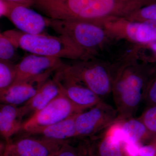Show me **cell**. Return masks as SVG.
<instances>
[{
	"instance_id": "cell-1",
	"label": "cell",
	"mask_w": 156,
	"mask_h": 156,
	"mask_svg": "<svg viewBox=\"0 0 156 156\" xmlns=\"http://www.w3.org/2000/svg\"><path fill=\"white\" fill-rule=\"evenodd\" d=\"M112 65L113 94L118 121L133 118L141 101L149 77L150 66L134 58Z\"/></svg>"
},
{
	"instance_id": "cell-2",
	"label": "cell",
	"mask_w": 156,
	"mask_h": 156,
	"mask_svg": "<svg viewBox=\"0 0 156 156\" xmlns=\"http://www.w3.org/2000/svg\"><path fill=\"white\" fill-rule=\"evenodd\" d=\"M17 48L32 54L73 60L93 58L63 36H51L45 33L31 34L19 30H11L3 32Z\"/></svg>"
},
{
	"instance_id": "cell-3",
	"label": "cell",
	"mask_w": 156,
	"mask_h": 156,
	"mask_svg": "<svg viewBox=\"0 0 156 156\" xmlns=\"http://www.w3.org/2000/svg\"><path fill=\"white\" fill-rule=\"evenodd\" d=\"M48 22V27L71 40L92 57L114 39L106 29L97 23L49 17Z\"/></svg>"
},
{
	"instance_id": "cell-4",
	"label": "cell",
	"mask_w": 156,
	"mask_h": 156,
	"mask_svg": "<svg viewBox=\"0 0 156 156\" xmlns=\"http://www.w3.org/2000/svg\"><path fill=\"white\" fill-rule=\"evenodd\" d=\"M95 58L74 60L70 64L65 63L62 69L102 98L112 92V65Z\"/></svg>"
},
{
	"instance_id": "cell-5",
	"label": "cell",
	"mask_w": 156,
	"mask_h": 156,
	"mask_svg": "<svg viewBox=\"0 0 156 156\" xmlns=\"http://www.w3.org/2000/svg\"><path fill=\"white\" fill-rule=\"evenodd\" d=\"M83 112L70 101L62 89L60 94L47 106L23 123L17 134L23 133L21 136H26Z\"/></svg>"
},
{
	"instance_id": "cell-6",
	"label": "cell",
	"mask_w": 156,
	"mask_h": 156,
	"mask_svg": "<svg viewBox=\"0 0 156 156\" xmlns=\"http://www.w3.org/2000/svg\"><path fill=\"white\" fill-rule=\"evenodd\" d=\"M99 24L106 29L114 39H124L137 45L156 41V26L150 21L136 22L125 18H117Z\"/></svg>"
},
{
	"instance_id": "cell-7",
	"label": "cell",
	"mask_w": 156,
	"mask_h": 156,
	"mask_svg": "<svg viewBox=\"0 0 156 156\" xmlns=\"http://www.w3.org/2000/svg\"><path fill=\"white\" fill-rule=\"evenodd\" d=\"M68 141L23 136L5 142L1 156H56Z\"/></svg>"
},
{
	"instance_id": "cell-8",
	"label": "cell",
	"mask_w": 156,
	"mask_h": 156,
	"mask_svg": "<svg viewBox=\"0 0 156 156\" xmlns=\"http://www.w3.org/2000/svg\"><path fill=\"white\" fill-rule=\"evenodd\" d=\"M116 108L103 100L88 111L78 114L76 119L78 137L93 136L103 132L118 120Z\"/></svg>"
},
{
	"instance_id": "cell-9",
	"label": "cell",
	"mask_w": 156,
	"mask_h": 156,
	"mask_svg": "<svg viewBox=\"0 0 156 156\" xmlns=\"http://www.w3.org/2000/svg\"><path fill=\"white\" fill-rule=\"evenodd\" d=\"M55 74L66 97L83 111L93 107L102 101L95 92L80 81L65 72L62 68L56 71Z\"/></svg>"
},
{
	"instance_id": "cell-10",
	"label": "cell",
	"mask_w": 156,
	"mask_h": 156,
	"mask_svg": "<svg viewBox=\"0 0 156 156\" xmlns=\"http://www.w3.org/2000/svg\"><path fill=\"white\" fill-rule=\"evenodd\" d=\"M55 70H50L39 76L14 83L5 92L0 93L1 104L17 106L23 105L34 97Z\"/></svg>"
},
{
	"instance_id": "cell-11",
	"label": "cell",
	"mask_w": 156,
	"mask_h": 156,
	"mask_svg": "<svg viewBox=\"0 0 156 156\" xmlns=\"http://www.w3.org/2000/svg\"><path fill=\"white\" fill-rule=\"evenodd\" d=\"M65 63L57 57L29 54L16 64V80L14 83L39 76L50 70L60 69Z\"/></svg>"
},
{
	"instance_id": "cell-12",
	"label": "cell",
	"mask_w": 156,
	"mask_h": 156,
	"mask_svg": "<svg viewBox=\"0 0 156 156\" xmlns=\"http://www.w3.org/2000/svg\"><path fill=\"white\" fill-rule=\"evenodd\" d=\"M8 19L19 30L26 34L45 33V29L48 27V17L21 4L14 7Z\"/></svg>"
},
{
	"instance_id": "cell-13",
	"label": "cell",
	"mask_w": 156,
	"mask_h": 156,
	"mask_svg": "<svg viewBox=\"0 0 156 156\" xmlns=\"http://www.w3.org/2000/svg\"><path fill=\"white\" fill-rule=\"evenodd\" d=\"M61 92L58 77L55 73L53 77L50 78L46 81L33 97L22 106L19 107L23 122L25 118H27L26 121L44 108L58 96Z\"/></svg>"
},
{
	"instance_id": "cell-14",
	"label": "cell",
	"mask_w": 156,
	"mask_h": 156,
	"mask_svg": "<svg viewBox=\"0 0 156 156\" xmlns=\"http://www.w3.org/2000/svg\"><path fill=\"white\" fill-rule=\"evenodd\" d=\"M78 114L24 136H35L52 140L68 141L73 137H78L76 126V117Z\"/></svg>"
},
{
	"instance_id": "cell-15",
	"label": "cell",
	"mask_w": 156,
	"mask_h": 156,
	"mask_svg": "<svg viewBox=\"0 0 156 156\" xmlns=\"http://www.w3.org/2000/svg\"><path fill=\"white\" fill-rule=\"evenodd\" d=\"M23 122L19 107L11 105H0V133L6 142L19 132Z\"/></svg>"
},
{
	"instance_id": "cell-16",
	"label": "cell",
	"mask_w": 156,
	"mask_h": 156,
	"mask_svg": "<svg viewBox=\"0 0 156 156\" xmlns=\"http://www.w3.org/2000/svg\"><path fill=\"white\" fill-rule=\"evenodd\" d=\"M120 121L124 136L123 144L127 142L139 143L143 140L154 138L156 134L151 132L139 118H130Z\"/></svg>"
},
{
	"instance_id": "cell-17",
	"label": "cell",
	"mask_w": 156,
	"mask_h": 156,
	"mask_svg": "<svg viewBox=\"0 0 156 156\" xmlns=\"http://www.w3.org/2000/svg\"><path fill=\"white\" fill-rule=\"evenodd\" d=\"M98 146V156H123L122 143L105 130Z\"/></svg>"
},
{
	"instance_id": "cell-18",
	"label": "cell",
	"mask_w": 156,
	"mask_h": 156,
	"mask_svg": "<svg viewBox=\"0 0 156 156\" xmlns=\"http://www.w3.org/2000/svg\"><path fill=\"white\" fill-rule=\"evenodd\" d=\"M131 54L134 59L143 64H156V41L143 45H135Z\"/></svg>"
},
{
	"instance_id": "cell-19",
	"label": "cell",
	"mask_w": 156,
	"mask_h": 156,
	"mask_svg": "<svg viewBox=\"0 0 156 156\" xmlns=\"http://www.w3.org/2000/svg\"><path fill=\"white\" fill-rule=\"evenodd\" d=\"M16 75V64L0 60V93L5 92L14 83Z\"/></svg>"
},
{
	"instance_id": "cell-20",
	"label": "cell",
	"mask_w": 156,
	"mask_h": 156,
	"mask_svg": "<svg viewBox=\"0 0 156 156\" xmlns=\"http://www.w3.org/2000/svg\"><path fill=\"white\" fill-rule=\"evenodd\" d=\"M17 48L3 33L0 34V60L14 62L18 59Z\"/></svg>"
},
{
	"instance_id": "cell-21",
	"label": "cell",
	"mask_w": 156,
	"mask_h": 156,
	"mask_svg": "<svg viewBox=\"0 0 156 156\" xmlns=\"http://www.w3.org/2000/svg\"><path fill=\"white\" fill-rule=\"evenodd\" d=\"M125 18L136 22L156 20V2L144 6Z\"/></svg>"
},
{
	"instance_id": "cell-22",
	"label": "cell",
	"mask_w": 156,
	"mask_h": 156,
	"mask_svg": "<svg viewBox=\"0 0 156 156\" xmlns=\"http://www.w3.org/2000/svg\"><path fill=\"white\" fill-rule=\"evenodd\" d=\"M143 101L148 106L156 105V64L150 66L149 77Z\"/></svg>"
},
{
	"instance_id": "cell-23",
	"label": "cell",
	"mask_w": 156,
	"mask_h": 156,
	"mask_svg": "<svg viewBox=\"0 0 156 156\" xmlns=\"http://www.w3.org/2000/svg\"><path fill=\"white\" fill-rule=\"evenodd\" d=\"M139 119L151 132L156 134V105L148 107Z\"/></svg>"
},
{
	"instance_id": "cell-24",
	"label": "cell",
	"mask_w": 156,
	"mask_h": 156,
	"mask_svg": "<svg viewBox=\"0 0 156 156\" xmlns=\"http://www.w3.org/2000/svg\"><path fill=\"white\" fill-rule=\"evenodd\" d=\"M18 3L8 1L0 0V16L9 18L11 11Z\"/></svg>"
},
{
	"instance_id": "cell-25",
	"label": "cell",
	"mask_w": 156,
	"mask_h": 156,
	"mask_svg": "<svg viewBox=\"0 0 156 156\" xmlns=\"http://www.w3.org/2000/svg\"><path fill=\"white\" fill-rule=\"evenodd\" d=\"M139 143L127 142L123 144L124 151L127 156H139Z\"/></svg>"
},
{
	"instance_id": "cell-26",
	"label": "cell",
	"mask_w": 156,
	"mask_h": 156,
	"mask_svg": "<svg viewBox=\"0 0 156 156\" xmlns=\"http://www.w3.org/2000/svg\"><path fill=\"white\" fill-rule=\"evenodd\" d=\"M56 156H82L78 151L68 142Z\"/></svg>"
},
{
	"instance_id": "cell-27",
	"label": "cell",
	"mask_w": 156,
	"mask_h": 156,
	"mask_svg": "<svg viewBox=\"0 0 156 156\" xmlns=\"http://www.w3.org/2000/svg\"><path fill=\"white\" fill-rule=\"evenodd\" d=\"M139 156H156V147L152 144L140 146Z\"/></svg>"
},
{
	"instance_id": "cell-28",
	"label": "cell",
	"mask_w": 156,
	"mask_h": 156,
	"mask_svg": "<svg viewBox=\"0 0 156 156\" xmlns=\"http://www.w3.org/2000/svg\"><path fill=\"white\" fill-rule=\"evenodd\" d=\"M8 1L24 5L31 8V7H32L33 4L35 0H8Z\"/></svg>"
},
{
	"instance_id": "cell-29",
	"label": "cell",
	"mask_w": 156,
	"mask_h": 156,
	"mask_svg": "<svg viewBox=\"0 0 156 156\" xmlns=\"http://www.w3.org/2000/svg\"><path fill=\"white\" fill-rule=\"evenodd\" d=\"M152 144H153V145L156 147V136H155L154 138V143Z\"/></svg>"
},
{
	"instance_id": "cell-30",
	"label": "cell",
	"mask_w": 156,
	"mask_h": 156,
	"mask_svg": "<svg viewBox=\"0 0 156 156\" xmlns=\"http://www.w3.org/2000/svg\"></svg>"
}]
</instances>
